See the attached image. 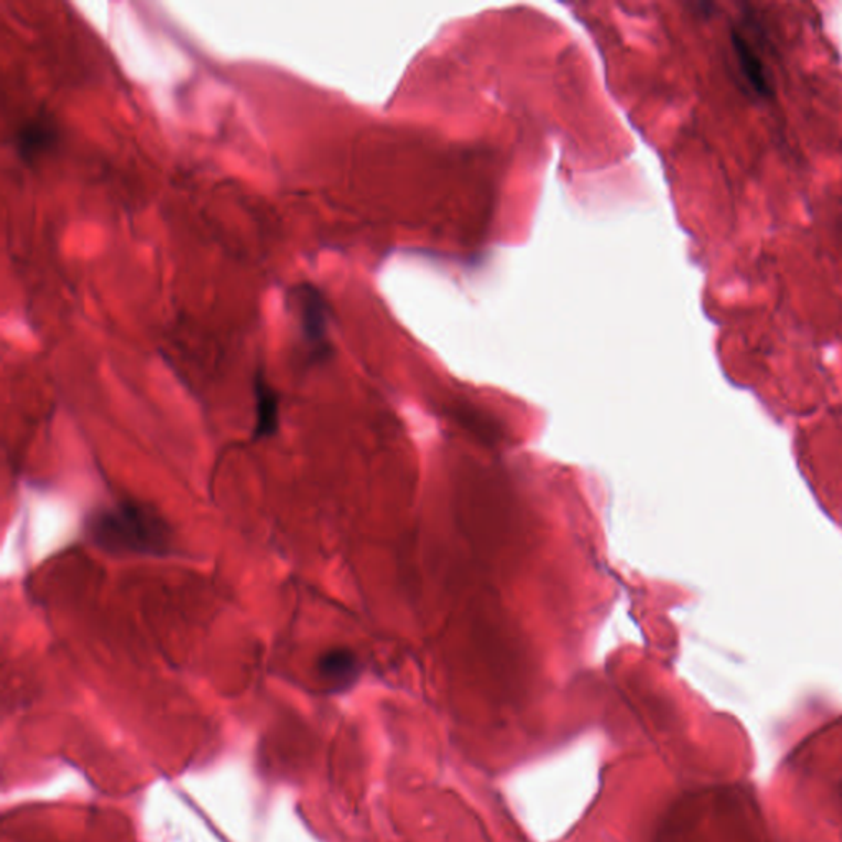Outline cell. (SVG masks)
Masks as SVG:
<instances>
[{"label": "cell", "mask_w": 842, "mask_h": 842, "mask_svg": "<svg viewBox=\"0 0 842 842\" xmlns=\"http://www.w3.org/2000/svg\"><path fill=\"white\" fill-rule=\"evenodd\" d=\"M94 545L114 555H170L171 529L153 507L126 501L97 510L87 520Z\"/></svg>", "instance_id": "obj_1"}, {"label": "cell", "mask_w": 842, "mask_h": 842, "mask_svg": "<svg viewBox=\"0 0 842 842\" xmlns=\"http://www.w3.org/2000/svg\"><path fill=\"white\" fill-rule=\"evenodd\" d=\"M290 303L300 321L301 334L310 351L317 358L330 352V303L317 285H295L288 291Z\"/></svg>", "instance_id": "obj_2"}, {"label": "cell", "mask_w": 842, "mask_h": 842, "mask_svg": "<svg viewBox=\"0 0 842 842\" xmlns=\"http://www.w3.org/2000/svg\"><path fill=\"white\" fill-rule=\"evenodd\" d=\"M731 50L736 60L737 73L754 96L768 99L774 96L770 73L754 40L740 26L731 29Z\"/></svg>", "instance_id": "obj_3"}, {"label": "cell", "mask_w": 842, "mask_h": 842, "mask_svg": "<svg viewBox=\"0 0 842 842\" xmlns=\"http://www.w3.org/2000/svg\"><path fill=\"white\" fill-rule=\"evenodd\" d=\"M58 140V129L53 119L35 116L26 119L13 134V149L23 162L32 163L49 152Z\"/></svg>", "instance_id": "obj_4"}, {"label": "cell", "mask_w": 842, "mask_h": 842, "mask_svg": "<svg viewBox=\"0 0 842 842\" xmlns=\"http://www.w3.org/2000/svg\"><path fill=\"white\" fill-rule=\"evenodd\" d=\"M254 398L255 438H270L278 429V397L262 372L254 379Z\"/></svg>", "instance_id": "obj_5"}, {"label": "cell", "mask_w": 842, "mask_h": 842, "mask_svg": "<svg viewBox=\"0 0 842 842\" xmlns=\"http://www.w3.org/2000/svg\"><path fill=\"white\" fill-rule=\"evenodd\" d=\"M318 672L338 690L351 686L361 673L358 657L348 649H331L318 660Z\"/></svg>", "instance_id": "obj_6"}]
</instances>
